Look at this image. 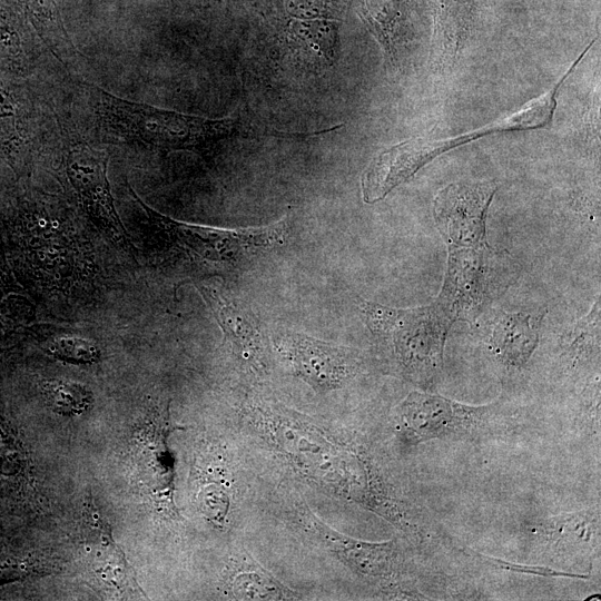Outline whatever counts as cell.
<instances>
[{"label": "cell", "mask_w": 601, "mask_h": 601, "mask_svg": "<svg viewBox=\"0 0 601 601\" xmlns=\"http://www.w3.org/2000/svg\"><path fill=\"white\" fill-rule=\"evenodd\" d=\"M240 415L302 480L368 509L400 529L411 526L401 502L359 445L275 402L248 398Z\"/></svg>", "instance_id": "6da1fadb"}, {"label": "cell", "mask_w": 601, "mask_h": 601, "mask_svg": "<svg viewBox=\"0 0 601 601\" xmlns=\"http://www.w3.org/2000/svg\"><path fill=\"white\" fill-rule=\"evenodd\" d=\"M88 93L102 138L112 144L204 154L240 137L302 139L308 136L255 126L240 117L213 119L167 110L118 97L96 85L88 87Z\"/></svg>", "instance_id": "7a4b0ae2"}, {"label": "cell", "mask_w": 601, "mask_h": 601, "mask_svg": "<svg viewBox=\"0 0 601 601\" xmlns=\"http://www.w3.org/2000/svg\"><path fill=\"white\" fill-rule=\"evenodd\" d=\"M359 307L370 331L391 343L401 373L432 388L442 373L445 339L455 318L437 300L405 309L362 300Z\"/></svg>", "instance_id": "3957f363"}, {"label": "cell", "mask_w": 601, "mask_h": 601, "mask_svg": "<svg viewBox=\"0 0 601 601\" xmlns=\"http://www.w3.org/2000/svg\"><path fill=\"white\" fill-rule=\"evenodd\" d=\"M127 188L154 226L161 229L180 249L199 259L236 265L257 252L282 244L287 235L285 219L267 226L238 229L179 221L148 206L129 184Z\"/></svg>", "instance_id": "277c9868"}, {"label": "cell", "mask_w": 601, "mask_h": 601, "mask_svg": "<svg viewBox=\"0 0 601 601\" xmlns=\"http://www.w3.org/2000/svg\"><path fill=\"white\" fill-rule=\"evenodd\" d=\"M59 122L67 179L83 210L116 244L131 252L130 237L117 213L108 180V154Z\"/></svg>", "instance_id": "5b68a950"}, {"label": "cell", "mask_w": 601, "mask_h": 601, "mask_svg": "<svg viewBox=\"0 0 601 601\" xmlns=\"http://www.w3.org/2000/svg\"><path fill=\"white\" fill-rule=\"evenodd\" d=\"M270 341L274 351L294 375L317 393L345 386L363 365L361 354L352 347L332 344L285 327L275 329Z\"/></svg>", "instance_id": "8992f818"}, {"label": "cell", "mask_w": 601, "mask_h": 601, "mask_svg": "<svg viewBox=\"0 0 601 601\" xmlns=\"http://www.w3.org/2000/svg\"><path fill=\"white\" fill-rule=\"evenodd\" d=\"M489 410V406H470L437 394L415 391L397 407L396 431L410 445L464 437L481 427Z\"/></svg>", "instance_id": "52a82bcc"}, {"label": "cell", "mask_w": 601, "mask_h": 601, "mask_svg": "<svg viewBox=\"0 0 601 601\" xmlns=\"http://www.w3.org/2000/svg\"><path fill=\"white\" fill-rule=\"evenodd\" d=\"M296 515L307 532L364 579L393 589L404 574V556L396 540L366 542L352 538L324 523L306 504H296Z\"/></svg>", "instance_id": "ba28073f"}, {"label": "cell", "mask_w": 601, "mask_h": 601, "mask_svg": "<svg viewBox=\"0 0 601 601\" xmlns=\"http://www.w3.org/2000/svg\"><path fill=\"white\" fill-rule=\"evenodd\" d=\"M497 190L492 181L455 183L439 191L434 200L435 224L450 249H491L485 220Z\"/></svg>", "instance_id": "9c48e42d"}, {"label": "cell", "mask_w": 601, "mask_h": 601, "mask_svg": "<svg viewBox=\"0 0 601 601\" xmlns=\"http://www.w3.org/2000/svg\"><path fill=\"white\" fill-rule=\"evenodd\" d=\"M238 363L254 374H265L269 348L259 321L228 290L216 284L196 283Z\"/></svg>", "instance_id": "30bf717a"}, {"label": "cell", "mask_w": 601, "mask_h": 601, "mask_svg": "<svg viewBox=\"0 0 601 601\" xmlns=\"http://www.w3.org/2000/svg\"><path fill=\"white\" fill-rule=\"evenodd\" d=\"M81 532L86 560L95 577L121 594L142 593L124 552L112 538L110 525L91 499L83 505Z\"/></svg>", "instance_id": "8fae6325"}, {"label": "cell", "mask_w": 601, "mask_h": 601, "mask_svg": "<svg viewBox=\"0 0 601 601\" xmlns=\"http://www.w3.org/2000/svg\"><path fill=\"white\" fill-rule=\"evenodd\" d=\"M33 107L22 90L0 78V157L17 174H22L32 158L37 131Z\"/></svg>", "instance_id": "7c38bea8"}, {"label": "cell", "mask_w": 601, "mask_h": 601, "mask_svg": "<svg viewBox=\"0 0 601 601\" xmlns=\"http://www.w3.org/2000/svg\"><path fill=\"white\" fill-rule=\"evenodd\" d=\"M147 425L136 450L138 472L152 495L171 504L174 472L167 446L170 427L168 405L157 410Z\"/></svg>", "instance_id": "4fadbf2b"}, {"label": "cell", "mask_w": 601, "mask_h": 601, "mask_svg": "<svg viewBox=\"0 0 601 601\" xmlns=\"http://www.w3.org/2000/svg\"><path fill=\"white\" fill-rule=\"evenodd\" d=\"M566 73L544 95L526 102L515 112L489 124L479 130H473L470 134H464L451 139L431 140L418 138L420 146L424 156L431 161L440 154L447 151L456 146L475 140L489 134L506 131V130H523L534 129L548 125L553 117V111L556 106V92L562 82L566 78Z\"/></svg>", "instance_id": "5bb4252c"}, {"label": "cell", "mask_w": 601, "mask_h": 601, "mask_svg": "<svg viewBox=\"0 0 601 601\" xmlns=\"http://www.w3.org/2000/svg\"><path fill=\"white\" fill-rule=\"evenodd\" d=\"M224 593L233 600H298L299 593L280 582L246 552H236L225 569Z\"/></svg>", "instance_id": "9a60e30c"}, {"label": "cell", "mask_w": 601, "mask_h": 601, "mask_svg": "<svg viewBox=\"0 0 601 601\" xmlns=\"http://www.w3.org/2000/svg\"><path fill=\"white\" fill-rule=\"evenodd\" d=\"M541 316L499 311L491 322L489 347L501 363L521 367L539 343Z\"/></svg>", "instance_id": "2e32d148"}, {"label": "cell", "mask_w": 601, "mask_h": 601, "mask_svg": "<svg viewBox=\"0 0 601 601\" xmlns=\"http://www.w3.org/2000/svg\"><path fill=\"white\" fill-rule=\"evenodd\" d=\"M48 51L63 67H75L81 53L71 41L56 0H22Z\"/></svg>", "instance_id": "e0dca14e"}, {"label": "cell", "mask_w": 601, "mask_h": 601, "mask_svg": "<svg viewBox=\"0 0 601 601\" xmlns=\"http://www.w3.org/2000/svg\"><path fill=\"white\" fill-rule=\"evenodd\" d=\"M538 533L558 548L587 546L599 536V509L554 515L536 525Z\"/></svg>", "instance_id": "ac0fdd59"}, {"label": "cell", "mask_w": 601, "mask_h": 601, "mask_svg": "<svg viewBox=\"0 0 601 601\" xmlns=\"http://www.w3.org/2000/svg\"><path fill=\"white\" fill-rule=\"evenodd\" d=\"M233 476L224 464L217 472H208L199 483L196 503L201 515L214 526L221 529L228 523L233 502Z\"/></svg>", "instance_id": "d6986e66"}, {"label": "cell", "mask_w": 601, "mask_h": 601, "mask_svg": "<svg viewBox=\"0 0 601 601\" xmlns=\"http://www.w3.org/2000/svg\"><path fill=\"white\" fill-rule=\"evenodd\" d=\"M43 394L49 405L59 414L77 416L87 412L92 405V394L82 384L49 380L43 385Z\"/></svg>", "instance_id": "ffe728a7"}, {"label": "cell", "mask_w": 601, "mask_h": 601, "mask_svg": "<svg viewBox=\"0 0 601 601\" xmlns=\"http://www.w3.org/2000/svg\"><path fill=\"white\" fill-rule=\"evenodd\" d=\"M50 356L71 364H93L100 359L101 352L91 339L65 335L58 336L47 345Z\"/></svg>", "instance_id": "44dd1931"}]
</instances>
